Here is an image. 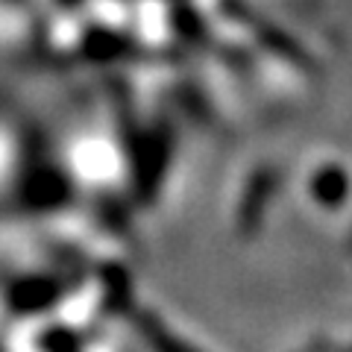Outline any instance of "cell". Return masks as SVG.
I'll return each instance as SVG.
<instances>
[{
    "mask_svg": "<svg viewBox=\"0 0 352 352\" xmlns=\"http://www.w3.org/2000/svg\"><path fill=\"white\" fill-rule=\"evenodd\" d=\"M311 194H314V200L317 203H323L329 208H335L346 200V194H349V176L346 170H340V168H323L320 173L314 176V182H311Z\"/></svg>",
    "mask_w": 352,
    "mask_h": 352,
    "instance_id": "obj_1",
    "label": "cell"
}]
</instances>
